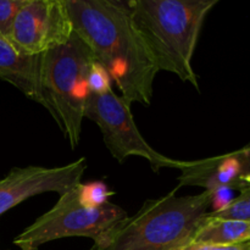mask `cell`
<instances>
[{
    "label": "cell",
    "mask_w": 250,
    "mask_h": 250,
    "mask_svg": "<svg viewBox=\"0 0 250 250\" xmlns=\"http://www.w3.org/2000/svg\"><path fill=\"white\" fill-rule=\"evenodd\" d=\"M73 32L87 44L132 105H150L159 70L139 36L126 1L65 0Z\"/></svg>",
    "instance_id": "6da1fadb"
},
{
    "label": "cell",
    "mask_w": 250,
    "mask_h": 250,
    "mask_svg": "<svg viewBox=\"0 0 250 250\" xmlns=\"http://www.w3.org/2000/svg\"><path fill=\"white\" fill-rule=\"evenodd\" d=\"M129 15L159 71L199 90L193 56L208 14L219 0H129Z\"/></svg>",
    "instance_id": "7a4b0ae2"
},
{
    "label": "cell",
    "mask_w": 250,
    "mask_h": 250,
    "mask_svg": "<svg viewBox=\"0 0 250 250\" xmlns=\"http://www.w3.org/2000/svg\"><path fill=\"white\" fill-rule=\"evenodd\" d=\"M166 195L144 202L133 216L124 217L94 239L92 250H172L190 241L211 207L212 193Z\"/></svg>",
    "instance_id": "3957f363"
},
{
    "label": "cell",
    "mask_w": 250,
    "mask_h": 250,
    "mask_svg": "<svg viewBox=\"0 0 250 250\" xmlns=\"http://www.w3.org/2000/svg\"><path fill=\"white\" fill-rule=\"evenodd\" d=\"M94 62L92 51L75 32L67 43L42 55V88L53 110V119L72 149L81 141L90 95L88 76Z\"/></svg>",
    "instance_id": "277c9868"
},
{
    "label": "cell",
    "mask_w": 250,
    "mask_h": 250,
    "mask_svg": "<svg viewBox=\"0 0 250 250\" xmlns=\"http://www.w3.org/2000/svg\"><path fill=\"white\" fill-rule=\"evenodd\" d=\"M127 216L126 210L111 202L94 205L83 199L81 183L59 195L50 210L44 212L16 238V247L39 248L43 244L70 237L94 241L103 232Z\"/></svg>",
    "instance_id": "5b68a950"
},
{
    "label": "cell",
    "mask_w": 250,
    "mask_h": 250,
    "mask_svg": "<svg viewBox=\"0 0 250 250\" xmlns=\"http://www.w3.org/2000/svg\"><path fill=\"white\" fill-rule=\"evenodd\" d=\"M85 119L98 125L105 146L112 158L124 164L131 156L146 159L151 170H181L187 161L175 160L156 151L139 132L131 105L111 89L100 94L90 93L85 104Z\"/></svg>",
    "instance_id": "8992f818"
},
{
    "label": "cell",
    "mask_w": 250,
    "mask_h": 250,
    "mask_svg": "<svg viewBox=\"0 0 250 250\" xmlns=\"http://www.w3.org/2000/svg\"><path fill=\"white\" fill-rule=\"evenodd\" d=\"M72 34L65 0H24L7 41L23 55L38 56L67 43Z\"/></svg>",
    "instance_id": "52a82bcc"
},
{
    "label": "cell",
    "mask_w": 250,
    "mask_h": 250,
    "mask_svg": "<svg viewBox=\"0 0 250 250\" xmlns=\"http://www.w3.org/2000/svg\"><path fill=\"white\" fill-rule=\"evenodd\" d=\"M87 159L56 167L29 165L14 167L0 180V215L36 195L54 192L59 195L82 181Z\"/></svg>",
    "instance_id": "ba28073f"
},
{
    "label": "cell",
    "mask_w": 250,
    "mask_h": 250,
    "mask_svg": "<svg viewBox=\"0 0 250 250\" xmlns=\"http://www.w3.org/2000/svg\"><path fill=\"white\" fill-rule=\"evenodd\" d=\"M180 171L178 188L192 186L202 187L209 192L219 188H229L241 192L249 186V183L243 181L241 163L234 151L202 160L187 161Z\"/></svg>",
    "instance_id": "9c48e42d"
},
{
    "label": "cell",
    "mask_w": 250,
    "mask_h": 250,
    "mask_svg": "<svg viewBox=\"0 0 250 250\" xmlns=\"http://www.w3.org/2000/svg\"><path fill=\"white\" fill-rule=\"evenodd\" d=\"M41 65L42 55H23L9 41L0 38V80L12 84L28 99L38 103L53 117V110L42 88Z\"/></svg>",
    "instance_id": "30bf717a"
},
{
    "label": "cell",
    "mask_w": 250,
    "mask_h": 250,
    "mask_svg": "<svg viewBox=\"0 0 250 250\" xmlns=\"http://www.w3.org/2000/svg\"><path fill=\"white\" fill-rule=\"evenodd\" d=\"M190 242L222 246L247 243L250 242V220H219L205 214Z\"/></svg>",
    "instance_id": "8fae6325"
},
{
    "label": "cell",
    "mask_w": 250,
    "mask_h": 250,
    "mask_svg": "<svg viewBox=\"0 0 250 250\" xmlns=\"http://www.w3.org/2000/svg\"><path fill=\"white\" fill-rule=\"evenodd\" d=\"M212 219L219 220H250V185L239 192L238 197L221 211L207 212Z\"/></svg>",
    "instance_id": "7c38bea8"
},
{
    "label": "cell",
    "mask_w": 250,
    "mask_h": 250,
    "mask_svg": "<svg viewBox=\"0 0 250 250\" xmlns=\"http://www.w3.org/2000/svg\"><path fill=\"white\" fill-rule=\"evenodd\" d=\"M24 0H0V38H9L12 23Z\"/></svg>",
    "instance_id": "4fadbf2b"
},
{
    "label": "cell",
    "mask_w": 250,
    "mask_h": 250,
    "mask_svg": "<svg viewBox=\"0 0 250 250\" xmlns=\"http://www.w3.org/2000/svg\"><path fill=\"white\" fill-rule=\"evenodd\" d=\"M81 193L83 199L94 205L104 204L109 202V197L114 194V192L109 190L107 186L103 182H89L83 185L81 182Z\"/></svg>",
    "instance_id": "5bb4252c"
},
{
    "label": "cell",
    "mask_w": 250,
    "mask_h": 250,
    "mask_svg": "<svg viewBox=\"0 0 250 250\" xmlns=\"http://www.w3.org/2000/svg\"><path fill=\"white\" fill-rule=\"evenodd\" d=\"M88 84H89L90 93L93 94H100V93L111 89V78H110L109 73L97 61L93 63L92 68H90L89 76H88Z\"/></svg>",
    "instance_id": "9a60e30c"
},
{
    "label": "cell",
    "mask_w": 250,
    "mask_h": 250,
    "mask_svg": "<svg viewBox=\"0 0 250 250\" xmlns=\"http://www.w3.org/2000/svg\"><path fill=\"white\" fill-rule=\"evenodd\" d=\"M172 250H250V242L239 244H229V246H222V244H207V243H195V242H186L181 246L176 247Z\"/></svg>",
    "instance_id": "2e32d148"
},
{
    "label": "cell",
    "mask_w": 250,
    "mask_h": 250,
    "mask_svg": "<svg viewBox=\"0 0 250 250\" xmlns=\"http://www.w3.org/2000/svg\"><path fill=\"white\" fill-rule=\"evenodd\" d=\"M212 193L211 199V207L214 208L212 212L221 211L225 208L229 207L232 203V200L236 197H233V190L229 188H219V189L214 190Z\"/></svg>",
    "instance_id": "e0dca14e"
},
{
    "label": "cell",
    "mask_w": 250,
    "mask_h": 250,
    "mask_svg": "<svg viewBox=\"0 0 250 250\" xmlns=\"http://www.w3.org/2000/svg\"><path fill=\"white\" fill-rule=\"evenodd\" d=\"M234 154H236L237 159H238L239 163H241L242 173H243V176L248 175V173H250V144L243 146V148L239 149V150H236Z\"/></svg>",
    "instance_id": "ac0fdd59"
},
{
    "label": "cell",
    "mask_w": 250,
    "mask_h": 250,
    "mask_svg": "<svg viewBox=\"0 0 250 250\" xmlns=\"http://www.w3.org/2000/svg\"><path fill=\"white\" fill-rule=\"evenodd\" d=\"M20 250H38V248H33V247H20Z\"/></svg>",
    "instance_id": "d6986e66"
},
{
    "label": "cell",
    "mask_w": 250,
    "mask_h": 250,
    "mask_svg": "<svg viewBox=\"0 0 250 250\" xmlns=\"http://www.w3.org/2000/svg\"><path fill=\"white\" fill-rule=\"evenodd\" d=\"M243 181L250 185V173H248V175H246V176H243Z\"/></svg>",
    "instance_id": "ffe728a7"
}]
</instances>
